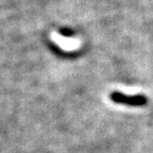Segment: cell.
<instances>
[{
	"mask_svg": "<svg viewBox=\"0 0 153 153\" xmlns=\"http://www.w3.org/2000/svg\"><path fill=\"white\" fill-rule=\"evenodd\" d=\"M108 97L114 103L127 105V106H134V108L145 106L148 103V98L143 95H126L121 91H112Z\"/></svg>",
	"mask_w": 153,
	"mask_h": 153,
	"instance_id": "obj_1",
	"label": "cell"
},
{
	"mask_svg": "<svg viewBox=\"0 0 153 153\" xmlns=\"http://www.w3.org/2000/svg\"><path fill=\"white\" fill-rule=\"evenodd\" d=\"M59 33L62 36H64V37H72L74 35V32L72 31L71 29H68V28H61L59 30Z\"/></svg>",
	"mask_w": 153,
	"mask_h": 153,
	"instance_id": "obj_2",
	"label": "cell"
}]
</instances>
